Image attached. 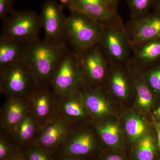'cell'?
Masks as SVG:
<instances>
[{"label": "cell", "mask_w": 160, "mask_h": 160, "mask_svg": "<svg viewBox=\"0 0 160 160\" xmlns=\"http://www.w3.org/2000/svg\"><path fill=\"white\" fill-rule=\"evenodd\" d=\"M156 127H157L158 129L160 130V122L157 123L156 125Z\"/></svg>", "instance_id": "37"}, {"label": "cell", "mask_w": 160, "mask_h": 160, "mask_svg": "<svg viewBox=\"0 0 160 160\" xmlns=\"http://www.w3.org/2000/svg\"><path fill=\"white\" fill-rule=\"evenodd\" d=\"M1 72L2 86L10 94H23L33 82H37L32 72L24 61L10 65Z\"/></svg>", "instance_id": "9"}, {"label": "cell", "mask_w": 160, "mask_h": 160, "mask_svg": "<svg viewBox=\"0 0 160 160\" xmlns=\"http://www.w3.org/2000/svg\"><path fill=\"white\" fill-rule=\"evenodd\" d=\"M96 146L94 137L87 132L76 135L68 141L64 146V156L75 158L90 154Z\"/></svg>", "instance_id": "14"}, {"label": "cell", "mask_w": 160, "mask_h": 160, "mask_svg": "<svg viewBox=\"0 0 160 160\" xmlns=\"http://www.w3.org/2000/svg\"><path fill=\"white\" fill-rule=\"evenodd\" d=\"M101 139L109 147L118 148L122 142V131L116 122H107L99 124L97 126Z\"/></svg>", "instance_id": "17"}, {"label": "cell", "mask_w": 160, "mask_h": 160, "mask_svg": "<svg viewBox=\"0 0 160 160\" xmlns=\"http://www.w3.org/2000/svg\"><path fill=\"white\" fill-rule=\"evenodd\" d=\"M105 160H125L121 156L118 154H111L106 157Z\"/></svg>", "instance_id": "31"}, {"label": "cell", "mask_w": 160, "mask_h": 160, "mask_svg": "<svg viewBox=\"0 0 160 160\" xmlns=\"http://www.w3.org/2000/svg\"><path fill=\"white\" fill-rule=\"evenodd\" d=\"M125 129L129 138L137 142L147 134V126L145 120L138 115L129 114L125 120Z\"/></svg>", "instance_id": "18"}, {"label": "cell", "mask_w": 160, "mask_h": 160, "mask_svg": "<svg viewBox=\"0 0 160 160\" xmlns=\"http://www.w3.org/2000/svg\"><path fill=\"white\" fill-rule=\"evenodd\" d=\"M155 114L156 115V116L158 118L160 119V106L157 109L156 111L155 112Z\"/></svg>", "instance_id": "36"}, {"label": "cell", "mask_w": 160, "mask_h": 160, "mask_svg": "<svg viewBox=\"0 0 160 160\" xmlns=\"http://www.w3.org/2000/svg\"><path fill=\"white\" fill-rule=\"evenodd\" d=\"M82 97L85 107L94 116L103 118L111 112L109 103L100 90H86Z\"/></svg>", "instance_id": "15"}, {"label": "cell", "mask_w": 160, "mask_h": 160, "mask_svg": "<svg viewBox=\"0 0 160 160\" xmlns=\"http://www.w3.org/2000/svg\"><path fill=\"white\" fill-rule=\"evenodd\" d=\"M83 83L99 84L106 81L110 64L98 44L79 55Z\"/></svg>", "instance_id": "7"}, {"label": "cell", "mask_w": 160, "mask_h": 160, "mask_svg": "<svg viewBox=\"0 0 160 160\" xmlns=\"http://www.w3.org/2000/svg\"><path fill=\"white\" fill-rule=\"evenodd\" d=\"M132 60L140 69L160 62V39L131 46Z\"/></svg>", "instance_id": "13"}, {"label": "cell", "mask_w": 160, "mask_h": 160, "mask_svg": "<svg viewBox=\"0 0 160 160\" xmlns=\"http://www.w3.org/2000/svg\"><path fill=\"white\" fill-rule=\"evenodd\" d=\"M113 11L117 12V7L120 0H106Z\"/></svg>", "instance_id": "29"}, {"label": "cell", "mask_w": 160, "mask_h": 160, "mask_svg": "<svg viewBox=\"0 0 160 160\" xmlns=\"http://www.w3.org/2000/svg\"><path fill=\"white\" fill-rule=\"evenodd\" d=\"M30 43L1 37L0 68L1 70L15 63L24 61Z\"/></svg>", "instance_id": "12"}, {"label": "cell", "mask_w": 160, "mask_h": 160, "mask_svg": "<svg viewBox=\"0 0 160 160\" xmlns=\"http://www.w3.org/2000/svg\"><path fill=\"white\" fill-rule=\"evenodd\" d=\"M154 0H126L130 10L131 18L141 17L150 12Z\"/></svg>", "instance_id": "22"}, {"label": "cell", "mask_w": 160, "mask_h": 160, "mask_svg": "<svg viewBox=\"0 0 160 160\" xmlns=\"http://www.w3.org/2000/svg\"><path fill=\"white\" fill-rule=\"evenodd\" d=\"M1 37L31 43L39 39L40 16L32 10L15 11L2 21Z\"/></svg>", "instance_id": "4"}, {"label": "cell", "mask_w": 160, "mask_h": 160, "mask_svg": "<svg viewBox=\"0 0 160 160\" xmlns=\"http://www.w3.org/2000/svg\"><path fill=\"white\" fill-rule=\"evenodd\" d=\"M35 102L36 114L40 117H44L49 113L50 110V101L49 96L45 92L38 95Z\"/></svg>", "instance_id": "25"}, {"label": "cell", "mask_w": 160, "mask_h": 160, "mask_svg": "<svg viewBox=\"0 0 160 160\" xmlns=\"http://www.w3.org/2000/svg\"><path fill=\"white\" fill-rule=\"evenodd\" d=\"M67 47H55L39 39L29 44L24 61L31 69L37 82H51Z\"/></svg>", "instance_id": "1"}, {"label": "cell", "mask_w": 160, "mask_h": 160, "mask_svg": "<svg viewBox=\"0 0 160 160\" xmlns=\"http://www.w3.org/2000/svg\"><path fill=\"white\" fill-rule=\"evenodd\" d=\"M67 132L66 123L62 121H56L47 126L39 139L40 145L43 148L50 149L58 145Z\"/></svg>", "instance_id": "16"}, {"label": "cell", "mask_w": 160, "mask_h": 160, "mask_svg": "<svg viewBox=\"0 0 160 160\" xmlns=\"http://www.w3.org/2000/svg\"><path fill=\"white\" fill-rule=\"evenodd\" d=\"M10 147L5 140L1 139L0 141V160H8L11 157Z\"/></svg>", "instance_id": "28"}, {"label": "cell", "mask_w": 160, "mask_h": 160, "mask_svg": "<svg viewBox=\"0 0 160 160\" xmlns=\"http://www.w3.org/2000/svg\"><path fill=\"white\" fill-rule=\"evenodd\" d=\"M58 160H80L77 159L73 157H66L64 156V157Z\"/></svg>", "instance_id": "35"}, {"label": "cell", "mask_w": 160, "mask_h": 160, "mask_svg": "<svg viewBox=\"0 0 160 160\" xmlns=\"http://www.w3.org/2000/svg\"><path fill=\"white\" fill-rule=\"evenodd\" d=\"M63 104V109L66 115L73 118H81L86 115L85 105H83L77 98H70Z\"/></svg>", "instance_id": "23"}, {"label": "cell", "mask_w": 160, "mask_h": 160, "mask_svg": "<svg viewBox=\"0 0 160 160\" xmlns=\"http://www.w3.org/2000/svg\"><path fill=\"white\" fill-rule=\"evenodd\" d=\"M141 70L143 78L152 92L160 94V62Z\"/></svg>", "instance_id": "20"}, {"label": "cell", "mask_w": 160, "mask_h": 160, "mask_svg": "<svg viewBox=\"0 0 160 160\" xmlns=\"http://www.w3.org/2000/svg\"><path fill=\"white\" fill-rule=\"evenodd\" d=\"M152 7L154 11L160 13V0H154Z\"/></svg>", "instance_id": "32"}, {"label": "cell", "mask_w": 160, "mask_h": 160, "mask_svg": "<svg viewBox=\"0 0 160 160\" xmlns=\"http://www.w3.org/2000/svg\"><path fill=\"white\" fill-rule=\"evenodd\" d=\"M107 80L108 87L116 97L126 99L131 91L132 80L131 74L126 66L110 65Z\"/></svg>", "instance_id": "11"}, {"label": "cell", "mask_w": 160, "mask_h": 160, "mask_svg": "<svg viewBox=\"0 0 160 160\" xmlns=\"http://www.w3.org/2000/svg\"><path fill=\"white\" fill-rule=\"evenodd\" d=\"M70 12L67 17V42L79 55L98 43L104 26L81 12Z\"/></svg>", "instance_id": "2"}, {"label": "cell", "mask_w": 160, "mask_h": 160, "mask_svg": "<svg viewBox=\"0 0 160 160\" xmlns=\"http://www.w3.org/2000/svg\"><path fill=\"white\" fill-rule=\"evenodd\" d=\"M8 160H26V158L20 154L12 155Z\"/></svg>", "instance_id": "33"}, {"label": "cell", "mask_w": 160, "mask_h": 160, "mask_svg": "<svg viewBox=\"0 0 160 160\" xmlns=\"http://www.w3.org/2000/svg\"><path fill=\"white\" fill-rule=\"evenodd\" d=\"M26 160H52L48 152L44 149L37 147L29 148L26 152Z\"/></svg>", "instance_id": "26"}, {"label": "cell", "mask_w": 160, "mask_h": 160, "mask_svg": "<svg viewBox=\"0 0 160 160\" xmlns=\"http://www.w3.org/2000/svg\"><path fill=\"white\" fill-rule=\"evenodd\" d=\"M64 8L54 0H47L42 6L40 17L45 33L44 41L51 46L66 47L67 42V17Z\"/></svg>", "instance_id": "5"}, {"label": "cell", "mask_w": 160, "mask_h": 160, "mask_svg": "<svg viewBox=\"0 0 160 160\" xmlns=\"http://www.w3.org/2000/svg\"><path fill=\"white\" fill-rule=\"evenodd\" d=\"M98 44L111 65L126 66L132 58L123 22L104 26Z\"/></svg>", "instance_id": "3"}, {"label": "cell", "mask_w": 160, "mask_h": 160, "mask_svg": "<svg viewBox=\"0 0 160 160\" xmlns=\"http://www.w3.org/2000/svg\"><path fill=\"white\" fill-rule=\"evenodd\" d=\"M55 91L67 94L78 90L83 84L78 55L67 47L51 81Z\"/></svg>", "instance_id": "6"}, {"label": "cell", "mask_w": 160, "mask_h": 160, "mask_svg": "<svg viewBox=\"0 0 160 160\" xmlns=\"http://www.w3.org/2000/svg\"><path fill=\"white\" fill-rule=\"evenodd\" d=\"M19 124L18 133L20 141L25 142L30 140L35 129L32 119L30 117H26Z\"/></svg>", "instance_id": "24"}, {"label": "cell", "mask_w": 160, "mask_h": 160, "mask_svg": "<svg viewBox=\"0 0 160 160\" xmlns=\"http://www.w3.org/2000/svg\"><path fill=\"white\" fill-rule=\"evenodd\" d=\"M155 152L154 140L148 133L137 142L135 149L137 160H153Z\"/></svg>", "instance_id": "19"}, {"label": "cell", "mask_w": 160, "mask_h": 160, "mask_svg": "<svg viewBox=\"0 0 160 160\" xmlns=\"http://www.w3.org/2000/svg\"><path fill=\"white\" fill-rule=\"evenodd\" d=\"M74 0H59L60 5L63 8H67L69 9Z\"/></svg>", "instance_id": "30"}, {"label": "cell", "mask_w": 160, "mask_h": 160, "mask_svg": "<svg viewBox=\"0 0 160 160\" xmlns=\"http://www.w3.org/2000/svg\"><path fill=\"white\" fill-rule=\"evenodd\" d=\"M130 46L160 39V13L149 12L124 24Z\"/></svg>", "instance_id": "8"}, {"label": "cell", "mask_w": 160, "mask_h": 160, "mask_svg": "<svg viewBox=\"0 0 160 160\" xmlns=\"http://www.w3.org/2000/svg\"><path fill=\"white\" fill-rule=\"evenodd\" d=\"M15 0H0V19L3 21L15 10L13 5Z\"/></svg>", "instance_id": "27"}, {"label": "cell", "mask_w": 160, "mask_h": 160, "mask_svg": "<svg viewBox=\"0 0 160 160\" xmlns=\"http://www.w3.org/2000/svg\"><path fill=\"white\" fill-rule=\"evenodd\" d=\"M25 112L26 108L22 103L18 100H12L6 107V123L9 126L17 125L25 118Z\"/></svg>", "instance_id": "21"}, {"label": "cell", "mask_w": 160, "mask_h": 160, "mask_svg": "<svg viewBox=\"0 0 160 160\" xmlns=\"http://www.w3.org/2000/svg\"><path fill=\"white\" fill-rule=\"evenodd\" d=\"M156 128L157 132L158 147L160 150V130L158 129L157 127H156Z\"/></svg>", "instance_id": "34"}, {"label": "cell", "mask_w": 160, "mask_h": 160, "mask_svg": "<svg viewBox=\"0 0 160 160\" xmlns=\"http://www.w3.org/2000/svg\"><path fill=\"white\" fill-rule=\"evenodd\" d=\"M69 10L81 12L103 26L123 22L106 0H74Z\"/></svg>", "instance_id": "10"}]
</instances>
